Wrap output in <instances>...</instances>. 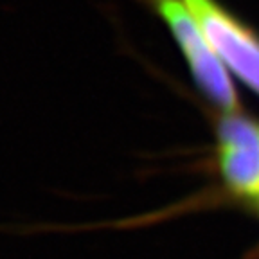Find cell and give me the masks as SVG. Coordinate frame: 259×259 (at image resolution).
Wrapping results in <instances>:
<instances>
[{"instance_id": "obj_1", "label": "cell", "mask_w": 259, "mask_h": 259, "mask_svg": "<svg viewBox=\"0 0 259 259\" xmlns=\"http://www.w3.org/2000/svg\"><path fill=\"white\" fill-rule=\"evenodd\" d=\"M166 25L198 89L222 113L239 112V97L229 69L203 34L184 0H142Z\"/></svg>"}, {"instance_id": "obj_2", "label": "cell", "mask_w": 259, "mask_h": 259, "mask_svg": "<svg viewBox=\"0 0 259 259\" xmlns=\"http://www.w3.org/2000/svg\"><path fill=\"white\" fill-rule=\"evenodd\" d=\"M225 67L259 96V32L220 0H184Z\"/></svg>"}, {"instance_id": "obj_3", "label": "cell", "mask_w": 259, "mask_h": 259, "mask_svg": "<svg viewBox=\"0 0 259 259\" xmlns=\"http://www.w3.org/2000/svg\"><path fill=\"white\" fill-rule=\"evenodd\" d=\"M216 160L223 182L238 196L259 198V122L239 112L222 113Z\"/></svg>"}, {"instance_id": "obj_4", "label": "cell", "mask_w": 259, "mask_h": 259, "mask_svg": "<svg viewBox=\"0 0 259 259\" xmlns=\"http://www.w3.org/2000/svg\"><path fill=\"white\" fill-rule=\"evenodd\" d=\"M257 207H259V198H257Z\"/></svg>"}]
</instances>
